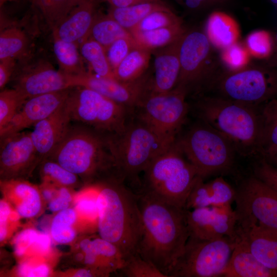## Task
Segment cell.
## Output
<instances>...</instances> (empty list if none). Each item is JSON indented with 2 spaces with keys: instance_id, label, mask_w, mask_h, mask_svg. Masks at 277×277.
<instances>
[{
  "instance_id": "cell-45",
  "label": "cell",
  "mask_w": 277,
  "mask_h": 277,
  "mask_svg": "<svg viewBox=\"0 0 277 277\" xmlns=\"http://www.w3.org/2000/svg\"><path fill=\"white\" fill-rule=\"evenodd\" d=\"M137 46L133 36L121 37L113 42L106 50L108 61L113 71L129 53Z\"/></svg>"
},
{
  "instance_id": "cell-40",
  "label": "cell",
  "mask_w": 277,
  "mask_h": 277,
  "mask_svg": "<svg viewBox=\"0 0 277 277\" xmlns=\"http://www.w3.org/2000/svg\"><path fill=\"white\" fill-rule=\"evenodd\" d=\"M181 24V19L172 11H157L148 15L129 32L146 31Z\"/></svg>"
},
{
  "instance_id": "cell-18",
  "label": "cell",
  "mask_w": 277,
  "mask_h": 277,
  "mask_svg": "<svg viewBox=\"0 0 277 277\" xmlns=\"http://www.w3.org/2000/svg\"><path fill=\"white\" fill-rule=\"evenodd\" d=\"M209 51L210 41L206 35L196 31L185 33L179 49L181 70L176 86L188 91L201 79Z\"/></svg>"
},
{
  "instance_id": "cell-17",
  "label": "cell",
  "mask_w": 277,
  "mask_h": 277,
  "mask_svg": "<svg viewBox=\"0 0 277 277\" xmlns=\"http://www.w3.org/2000/svg\"><path fill=\"white\" fill-rule=\"evenodd\" d=\"M71 88L26 100L11 121L0 130V136L23 131L51 115L65 102Z\"/></svg>"
},
{
  "instance_id": "cell-7",
  "label": "cell",
  "mask_w": 277,
  "mask_h": 277,
  "mask_svg": "<svg viewBox=\"0 0 277 277\" xmlns=\"http://www.w3.org/2000/svg\"><path fill=\"white\" fill-rule=\"evenodd\" d=\"M175 143L203 180L226 172L233 165V145L204 122L191 127Z\"/></svg>"
},
{
  "instance_id": "cell-21",
  "label": "cell",
  "mask_w": 277,
  "mask_h": 277,
  "mask_svg": "<svg viewBox=\"0 0 277 277\" xmlns=\"http://www.w3.org/2000/svg\"><path fill=\"white\" fill-rule=\"evenodd\" d=\"M236 235L260 262L277 271V232L254 224H237Z\"/></svg>"
},
{
  "instance_id": "cell-11",
  "label": "cell",
  "mask_w": 277,
  "mask_h": 277,
  "mask_svg": "<svg viewBox=\"0 0 277 277\" xmlns=\"http://www.w3.org/2000/svg\"><path fill=\"white\" fill-rule=\"evenodd\" d=\"M235 190L237 224H254L277 232V192L253 175Z\"/></svg>"
},
{
  "instance_id": "cell-28",
  "label": "cell",
  "mask_w": 277,
  "mask_h": 277,
  "mask_svg": "<svg viewBox=\"0 0 277 277\" xmlns=\"http://www.w3.org/2000/svg\"><path fill=\"white\" fill-rule=\"evenodd\" d=\"M83 224L96 227L83 219L73 206L55 213L50 226L49 234L53 242L71 245L80 236V226Z\"/></svg>"
},
{
  "instance_id": "cell-55",
  "label": "cell",
  "mask_w": 277,
  "mask_h": 277,
  "mask_svg": "<svg viewBox=\"0 0 277 277\" xmlns=\"http://www.w3.org/2000/svg\"><path fill=\"white\" fill-rule=\"evenodd\" d=\"M207 0H185V4L190 9H196L201 6Z\"/></svg>"
},
{
  "instance_id": "cell-16",
  "label": "cell",
  "mask_w": 277,
  "mask_h": 277,
  "mask_svg": "<svg viewBox=\"0 0 277 277\" xmlns=\"http://www.w3.org/2000/svg\"><path fill=\"white\" fill-rule=\"evenodd\" d=\"M12 88L26 100L38 95L71 88L68 75L47 62L16 67L10 80Z\"/></svg>"
},
{
  "instance_id": "cell-38",
  "label": "cell",
  "mask_w": 277,
  "mask_h": 277,
  "mask_svg": "<svg viewBox=\"0 0 277 277\" xmlns=\"http://www.w3.org/2000/svg\"><path fill=\"white\" fill-rule=\"evenodd\" d=\"M84 0H31L52 31Z\"/></svg>"
},
{
  "instance_id": "cell-15",
  "label": "cell",
  "mask_w": 277,
  "mask_h": 277,
  "mask_svg": "<svg viewBox=\"0 0 277 277\" xmlns=\"http://www.w3.org/2000/svg\"><path fill=\"white\" fill-rule=\"evenodd\" d=\"M186 218L190 238L214 240L236 237L237 216L231 206L186 210Z\"/></svg>"
},
{
  "instance_id": "cell-14",
  "label": "cell",
  "mask_w": 277,
  "mask_h": 277,
  "mask_svg": "<svg viewBox=\"0 0 277 277\" xmlns=\"http://www.w3.org/2000/svg\"><path fill=\"white\" fill-rule=\"evenodd\" d=\"M222 88L229 100L256 107L276 97L277 76L258 69L243 70L227 77Z\"/></svg>"
},
{
  "instance_id": "cell-27",
  "label": "cell",
  "mask_w": 277,
  "mask_h": 277,
  "mask_svg": "<svg viewBox=\"0 0 277 277\" xmlns=\"http://www.w3.org/2000/svg\"><path fill=\"white\" fill-rule=\"evenodd\" d=\"M52 240L50 234L31 226L19 231L12 242L15 256L21 261L30 257H46L51 252Z\"/></svg>"
},
{
  "instance_id": "cell-10",
  "label": "cell",
  "mask_w": 277,
  "mask_h": 277,
  "mask_svg": "<svg viewBox=\"0 0 277 277\" xmlns=\"http://www.w3.org/2000/svg\"><path fill=\"white\" fill-rule=\"evenodd\" d=\"M187 93L180 86L164 93L149 91L134 108L135 116L164 140L173 143L189 110Z\"/></svg>"
},
{
  "instance_id": "cell-22",
  "label": "cell",
  "mask_w": 277,
  "mask_h": 277,
  "mask_svg": "<svg viewBox=\"0 0 277 277\" xmlns=\"http://www.w3.org/2000/svg\"><path fill=\"white\" fill-rule=\"evenodd\" d=\"M182 36L171 44L156 50L150 92L164 93L176 87L181 70L179 49Z\"/></svg>"
},
{
  "instance_id": "cell-33",
  "label": "cell",
  "mask_w": 277,
  "mask_h": 277,
  "mask_svg": "<svg viewBox=\"0 0 277 277\" xmlns=\"http://www.w3.org/2000/svg\"><path fill=\"white\" fill-rule=\"evenodd\" d=\"M132 36L127 30L108 14L96 13L87 38H91L98 43L106 51L117 39Z\"/></svg>"
},
{
  "instance_id": "cell-29",
  "label": "cell",
  "mask_w": 277,
  "mask_h": 277,
  "mask_svg": "<svg viewBox=\"0 0 277 277\" xmlns=\"http://www.w3.org/2000/svg\"><path fill=\"white\" fill-rule=\"evenodd\" d=\"M206 30L209 41L222 49L237 43L240 35L235 21L229 15L220 11L214 12L209 16Z\"/></svg>"
},
{
  "instance_id": "cell-53",
  "label": "cell",
  "mask_w": 277,
  "mask_h": 277,
  "mask_svg": "<svg viewBox=\"0 0 277 277\" xmlns=\"http://www.w3.org/2000/svg\"><path fill=\"white\" fill-rule=\"evenodd\" d=\"M108 2L110 6L114 7H125L141 3L151 2H161L162 0H102Z\"/></svg>"
},
{
  "instance_id": "cell-3",
  "label": "cell",
  "mask_w": 277,
  "mask_h": 277,
  "mask_svg": "<svg viewBox=\"0 0 277 277\" xmlns=\"http://www.w3.org/2000/svg\"><path fill=\"white\" fill-rule=\"evenodd\" d=\"M96 186L98 235L114 244L125 260L138 254L143 222L137 193L122 181L104 182Z\"/></svg>"
},
{
  "instance_id": "cell-5",
  "label": "cell",
  "mask_w": 277,
  "mask_h": 277,
  "mask_svg": "<svg viewBox=\"0 0 277 277\" xmlns=\"http://www.w3.org/2000/svg\"><path fill=\"white\" fill-rule=\"evenodd\" d=\"M140 191L185 208L187 197L201 178L174 143L156 156L144 171Z\"/></svg>"
},
{
  "instance_id": "cell-41",
  "label": "cell",
  "mask_w": 277,
  "mask_h": 277,
  "mask_svg": "<svg viewBox=\"0 0 277 277\" xmlns=\"http://www.w3.org/2000/svg\"><path fill=\"white\" fill-rule=\"evenodd\" d=\"M118 271L126 277H166L152 263L138 254L127 259L123 267Z\"/></svg>"
},
{
  "instance_id": "cell-24",
  "label": "cell",
  "mask_w": 277,
  "mask_h": 277,
  "mask_svg": "<svg viewBox=\"0 0 277 277\" xmlns=\"http://www.w3.org/2000/svg\"><path fill=\"white\" fill-rule=\"evenodd\" d=\"M125 260L120 249L98 234L89 235L84 248V266L94 269L107 277L120 270Z\"/></svg>"
},
{
  "instance_id": "cell-56",
  "label": "cell",
  "mask_w": 277,
  "mask_h": 277,
  "mask_svg": "<svg viewBox=\"0 0 277 277\" xmlns=\"http://www.w3.org/2000/svg\"><path fill=\"white\" fill-rule=\"evenodd\" d=\"M273 3L277 4V0H270Z\"/></svg>"
},
{
  "instance_id": "cell-39",
  "label": "cell",
  "mask_w": 277,
  "mask_h": 277,
  "mask_svg": "<svg viewBox=\"0 0 277 277\" xmlns=\"http://www.w3.org/2000/svg\"><path fill=\"white\" fill-rule=\"evenodd\" d=\"M38 166L42 181L73 189L84 187L83 183L76 174L55 161L46 159Z\"/></svg>"
},
{
  "instance_id": "cell-37",
  "label": "cell",
  "mask_w": 277,
  "mask_h": 277,
  "mask_svg": "<svg viewBox=\"0 0 277 277\" xmlns=\"http://www.w3.org/2000/svg\"><path fill=\"white\" fill-rule=\"evenodd\" d=\"M29 44L27 34L18 27L14 26L1 29L0 61L22 56L27 51Z\"/></svg>"
},
{
  "instance_id": "cell-47",
  "label": "cell",
  "mask_w": 277,
  "mask_h": 277,
  "mask_svg": "<svg viewBox=\"0 0 277 277\" xmlns=\"http://www.w3.org/2000/svg\"><path fill=\"white\" fill-rule=\"evenodd\" d=\"M223 50L222 59L232 69L238 70L242 69L249 61L250 54L246 47L237 43Z\"/></svg>"
},
{
  "instance_id": "cell-8",
  "label": "cell",
  "mask_w": 277,
  "mask_h": 277,
  "mask_svg": "<svg viewBox=\"0 0 277 277\" xmlns=\"http://www.w3.org/2000/svg\"><path fill=\"white\" fill-rule=\"evenodd\" d=\"M66 104L72 122L109 134L124 131L131 109L94 90L81 87L71 88Z\"/></svg>"
},
{
  "instance_id": "cell-42",
  "label": "cell",
  "mask_w": 277,
  "mask_h": 277,
  "mask_svg": "<svg viewBox=\"0 0 277 277\" xmlns=\"http://www.w3.org/2000/svg\"><path fill=\"white\" fill-rule=\"evenodd\" d=\"M25 101L15 89L2 90L0 93V130L11 121Z\"/></svg>"
},
{
  "instance_id": "cell-1",
  "label": "cell",
  "mask_w": 277,
  "mask_h": 277,
  "mask_svg": "<svg viewBox=\"0 0 277 277\" xmlns=\"http://www.w3.org/2000/svg\"><path fill=\"white\" fill-rule=\"evenodd\" d=\"M136 193L143 222L138 253L169 277L189 237L186 209L145 192Z\"/></svg>"
},
{
  "instance_id": "cell-44",
  "label": "cell",
  "mask_w": 277,
  "mask_h": 277,
  "mask_svg": "<svg viewBox=\"0 0 277 277\" xmlns=\"http://www.w3.org/2000/svg\"><path fill=\"white\" fill-rule=\"evenodd\" d=\"M21 217L8 201L3 197L0 201V242L3 244L11 236L18 226Z\"/></svg>"
},
{
  "instance_id": "cell-54",
  "label": "cell",
  "mask_w": 277,
  "mask_h": 277,
  "mask_svg": "<svg viewBox=\"0 0 277 277\" xmlns=\"http://www.w3.org/2000/svg\"><path fill=\"white\" fill-rule=\"evenodd\" d=\"M268 163L277 167V146L263 155Z\"/></svg>"
},
{
  "instance_id": "cell-49",
  "label": "cell",
  "mask_w": 277,
  "mask_h": 277,
  "mask_svg": "<svg viewBox=\"0 0 277 277\" xmlns=\"http://www.w3.org/2000/svg\"><path fill=\"white\" fill-rule=\"evenodd\" d=\"M253 175L277 192V167L262 158L254 165Z\"/></svg>"
},
{
  "instance_id": "cell-20",
  "label": "cell",
  "mask_w": 277,
  "mask_h": 277,
  "mask_svg": "<svg viewBox=\"0 0 277 277\" xmlns=\"http://www.w3.org/2000/svg\"><path fill=\"white\" fill-rule=\"evenodd\" d=\"M3 196L21 218L35 219L46 205L38 186L25 179L0 180Z\"/></svg>"
},
{
  "instance_id": "cell-4",
  "label": "cell",
  "mask_w": 277,
  "mask_h": 277,
  "mask_svg": "<svg viewBox=\"0 0 277 277\" xmlns=\"http://www.w3.org/2000/svg\"><path fill=\"white\" fill-rule=\"evenodd\" d=\"M203 122L217 131L245 154L260 151L261 121L255 107L222 98H207L196 105Z\"/></svg>"
},
{
  "instance_id": "cell-58",
  "label": "cell",
  "mask_w": 277,
  "mask_h": 277,
  "mask_svg": "<svg viewBox=\"0 0 277 277\" xmlns=\"http://www.w3.org/2000/svg\"><path fill=\"white\" fill-rule=\"evenodd\" d=\"M101 1H102V0H101Z\"/></svg>"
},
{
  "instance_id": "cell-32",
  "label": "cell",
  "mask_w": 277,
  "mask_h": 277,
  "mask_svg": "<svg viewBox=\"0 0 277 277\" xmlns=\"http://www.w3.org/2000/svg\"><path fill=\"white\" fill-rule=\"evenodd\" d=\"M186 32L182 24H181L130 33L138 46L153 51L171 44L180 38Z\"/></svg>"
},
{
  "instance_id": "cell-34",
  "label": "cell",
  "mask_w": 277,
  "mask_h": 277,
  "mask_svg": "<svg viewBox=\"0 0 277 277\" xmlns=\"http://www.w3.org/2000/svg\"><path fill=\"white\" fill-rule=\"evenodd\" d=\"M261 121L260 151L263 155L277 146V97L259 109Z\"/></svg>"
},
{
  "instance_id": "cell-19",
  "label": "cell",
  "mask_w": 277,
  "mask_h": 277,
  "mask_svg": "<svg viewBox=\"0 0 277 277\" xmlns=\"http://www.w3.org/2000/svg\"><path fill=\"white\" fill-rule=\"evenodd\" d=\"M66 101L51 115L34 125L31 132L32 139L42 162L47 159L59 144L72 122Z\"/></svg>"
},
{
  "instance_id": "cell-51",
  "label": "cell",
  "mask_w": 277,
  "mask_h": 277,
  "mask_svg": "<svg viewBox=\"0 0 277 277\" xmlns=\"http://www.w3.org/2000/svg\"><path fill=\"white\" fill-rule=\"evenodd\" d=\"M57 275L72 277H103L97 270L87 267L72 268L64 272L58 273Z\"/></svg>"
},
{
  "instance_id": "cell-50",
  "label": "cell",
  "mask_w": 277,
  "mask_h": 277,
  "mask_svg": "<svg viewBox=\"0 0 277 277\" xmlns=\"http://www.w3.org/2000/svg\"><path fill=\"white\" fill-rule=\"evenodd\" d=\"M15 58H10L0 61V88L4 89L10 81L16 67Z\"/></svg>"
},
{
  "instance_id": "cell-36",
  "label": "cell",
  "mask_w": 277,
  "mask_h": 277,
  "mask_svg": "<svg viewBox=\"0 0 277 277\" xmlns=\"http://www.w3.org/2000/svg\"><path fill=\"white\" fill-rule=\"evenodd\" d=\"M80 52L83 59L89 64L90 71L102 77L116 79L105 50L98 43L87 38L81 42Z\"/></svg>"
},
{
  "instance_id": "cell-26",
  "label": "cell",
  "mask_w": 277,
  "mask_h": 277,
  "mask_svg": "<svg viewBox=\"0 0 277 277\" xmlns=\"http://www.w3.org/2000/svg\"><path fill=\"white\" fill-rule=\"evenodd\" d=\"M235 245L223 276L277 277V271L263 265L237 235Z\"/></svg>"
},
{
  "instance_id": "cell-23",
  "label": "cell",
  "mask_w": 277,
  "mask_h": 277,
  "mask_svg": "<svg viewBox=\"0 0 277 277\" xmlns=\"http://www.w3.org/2000/svg\"><path fill=\"white\" fill-rule=\"evenodd\" d=\"M101 0H84L52 30L53 38L77 43L88 38Z\"/></svg>"
},
{
  "instance_id": "cell-12",
  "label": "cell",
  "mask_w": 277,
  "mask_h": 277,
  "mask_svg": "<svg viewBox=\"0 0 277 277\" xmlns=\"http://www.w3.org/2000/svg\"><path fill=\"white\" fill-rule=\"evenodd\" d=\"M0 138V180H27L42 162L31 132L22 131Z\"/></svg>"
},
{
  "instance_id": "cell-48",
  "label": "cell",
  "mask_w": 277,
  "mask_h": 277,
  "mask_svg": "<svg viewBox=\"0 0 277 277\" xmlns=\"http://www.w3.org/2000/svg\"><path fill=\"white\" fill-rule=\"evenodd\" d=\"M73 191V189L59 186L56 195L47 204L48 209L51 212L55 213L73 207L76 196Z\"/></svg>"
},
{
  "instance_id": "cell-30",
  "label": "cell",
  "mask_w": 277,
  "mask_h": 277,
  "mask_svg": "<svg viewBox=\"0 0 277 277\" xmlns=\"http://www.w3.org/2000/svg\"><path fill=\"white\" fill-rule=\"evenodd\" d=\"M157 11H172L164 2H151L125 7L110 6L108 14L128 31L149 14Z\"/></svg>"
},
{
  "instance_id": "cell-13",
  "label": "cell",
  "mask_w": 277,
  "mask_h": 277,
  "mask_svg": "<svg viewBox=\"0 0 277 277\" xmlns=\"http://www.w3.org/2000/svg\"><path fill=\"white\" fill-rule=\"evenodd\" d=\"M70 87H81L94 90L103 95L134 109L150 91L151 79L144 75L132 82H124L100 76L91 71L68 75Z\"/></svg>"
},
{
  "instance_id": "cell-6",
  "label": "cell",
  "mask_w": 277,
  "mask_h": 277,
  "mask_svg": "<svg viewBox=\"0 0 277 277\" xmlns=\"http://www.w3.org/2000/svg\"><path fill=\"white\" fill-rule=\"evenodd\" d=\"M109 140L123 180L140 187V174L174 143L164 140L136 116L135 120H129L122 133L109 134Z\"/></svg>"
},
{
  "instance_id": "cell-25",
  "label": "cell",
  "mask_w": 277,
  "mask_h": 277,
  "mask_svg": "<svg viewBox=\"0 0 277 277\" xmlns=\"http://www.w3.org/2000/svg\"><path fill=\"white\" fill-rule=\"evenodd\" d=\"M236 190L222 176L204 183L200 178L191 189L186 202L185 209L208 206H228L234 202Z\"/></svg>"
},
{
  "instance_id": "cell-52",
  "label": "cell",
  "mask_w": 277,
  "mask_h": 277,
  "mask_svg": "<svg viewBox=\"0 0 277 277\" xmlns=\"http://www.w3.org/2000/svg\"><path fill=\"white\" fill-rule=\"evenodd\" d=\"M58 187L50 182L42 181L38 187L42 199L46 205L56 195Z\"/></svg>"
},
{
  "instance_id": "cell-46",
  "label": "cell",
  "mask_w": 277,
  "mask_h": 277,
  "mask_svg": "<svg viewBox=\"0 0 277 277\" xmlns=\"http://www.w3.org/2000/svg\"><path fill=\"white\" fill-rule=\"evenodd\" d=\"M246 45L250 54L258 58L266 57L271 51L270 35L266 31H254L247 36Z\"/></svg>"
},
{
  "instance_id": "cell-57",
  "label": "cell",
  "mask_w": 277,
  "mask_h": 277,
  "mask_svg": "<svg viewBox=\"0 0 277 277\" xmlns=\"http://www.w3.org/2000/svg\"><path fill=\"white\" fill-rule=\"evenodd\" d=\"M276 40H277V34H276Z\"/></svg>"
},
{
  "instance_id": "cell-31",
  "label": "cell",
  "mask_w": 277,
  "mask_h": 277,
  "mask_svg": "<svg viewBox=\"0 0 277 277\" xmlns=\"http://www.w3.org/2000/svg\"><path fill=\"white\" fill-rule=\"evenodd\" d=\"M151 52L140 46L133 48L113 71L115 78L128 82L141 77L149 66Z\"/></svg>"
},
{
  "instance_id": "cell-59",
  "label": "cell",
  "mask_w": 277,
  "mask_h": 277,
  "mask_svg": "<svg viewBox=\"0 0 277 277\" xmlns=\"http://www.w3.org/2000/svg\"><path fill=\"white\" fill-rule=\"evenodd\" d=\"M30 1H31V0H30Z\"/></svg>"
},
{
  "instance_id": "cell-9",
  "label": "cell",
  "mask_w": 277,
  "mask_h": 277,
  "mask_svg": "<svg viewBox=\"0 0 277 277\" xmlns=\"http://www.w3.org/2000/svg\"><path fill=\"white\" fill-rule=\"evenodd\" d=\"M234 239L189 237L169 277L223 276L234 247Z\"/></svg>"
},
{
  "instance_id": "cell-35",
  "label": "cell",
  "mask_w": 277,
  "mask_h": 277,
  "mask_svg": "<svg viewBox=\"0 0 277 277\" xmlns=\"http://www.w3.org/2000/svg\"><path fill=\"white\" fill-rule=\"evenodd\" d=\"M53 50L60 70L67 75H77L86 72L77 44L53 38Z\"/></svg>"
},
{
  "instance_id": "cell-2",
  "label": "cell",
  "mask_w": 277,
  "mask_h": 277,
  "mask_svg": "<svg viewBox=\"0 0 277 277\" xmlns=\"http://www.w3.org/2000/svg\"><path fill=\"white\" fill-rule=\"evenodd\" d=\"M47 159L76 174L84 187L115 180L124 182L112 152L109 133L81 123H71Z\"/></svg>"
},
{
  "instance_id": "cell-43",
  "label": "cell",
  "mask_w": 277,
  "mask_h": 277,
  "mask_svg": "<svg viewBox=\"0 0 277 277\" xmlns=\"http://www.w3.org/2000/svg\"><path fill=\"white\" fill-rule=\"evenodd\" d=\"M45 259L34 256L20 261L15 274L23 277H46L53 274L51 267Z\"/></svg>"
}]
</instances>
